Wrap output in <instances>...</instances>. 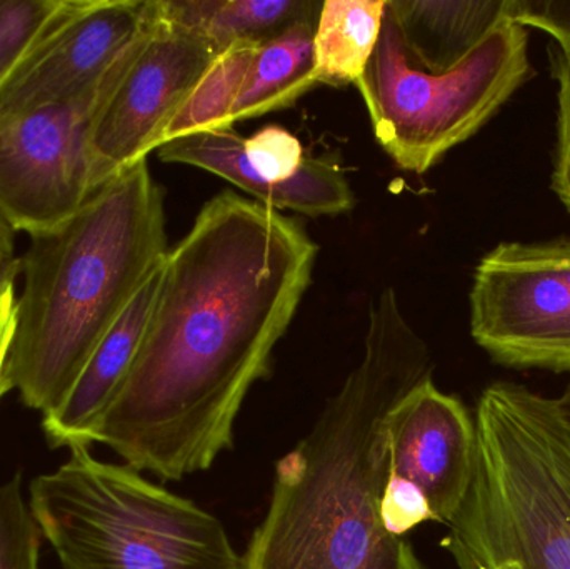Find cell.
Here are the masks:
<instances>
[{"instance_id": "obj_1", "label": "cell", "mask_w": 570, "mask_h": 569, "mask_svg": "<svg viewBox=\"0 0 570 569\" xmlns=\"http://www.w3.org/2000/svg\"><path fill=\"white\" fill-rule=\"evenodd\" d=\"M317 253L281 210L233 190L213 197L167 253L139 353L89 444L167 481L209 470L269 376Z\"/></svg>"}, {"instance_id": "obj_2", "label": "cell", "mask_w": 570, "mask_h": 569, "mask_svg": "<svg viewBox=\"0 0 570 569\" xmlns=\"http://www.w3.org/2000/svg\"><path fill=\"white\" fill-rule=\"evenodd\" d=\"M432 356L389 286L372 301L364 356L311 433L281 458L273 498L240 569H424L405 538L385 531L384 421Z\"/></svg>"}, {"instance_id": "obj_3", "label": "cell", "mask_w": 570, "mask_h": 569, "mask_svg": "<svg viewBox=\"0 0 570 569\" xmlns=\"http://www.w3.org/2000/svg\"><path fill=\"white\" fill-rule=\"evenodd\" d=\"M167 253L164 190L147 160L100 187L59 229L30 237L7 390L30 410H56Z\"/></svg>"}, {"instance_id": "obj_4", "label": "cell", "mask_w": 570, "mask_h": 569, "mask_svg": "<svg viewBox=\"0 0 570 569\" xmlns=\"http://www.w3.org/2000/svg\"><path fill=\"white\" fill-rule=\"evenodd\" d=\"M471 484L442 547L459 569H570V433L554 400L491 384Z\"/></svg>"}, {"instance_id": "obj_5", "label": "cell", "mask_w": 570, "mask_h": 569, "mask_svg": "<svg viewBox=\"0 0 570 569\" xmlns=\"http://www.w3.org/2000/svg\"><path fill=\"white\" fill-rule=\"evenodd\" d=\"M29 507L66 569H240L224 524L87 447L30 483Z\"/></svg>"}, {"instance_id": "obj_6", "label": "cell", "mask_w": 570, "mask_h": 569, "mask_svg": "<svg viewBox=\"0 0 570 569\" xmlns=\"http://www.w3.org/2000/svg\"><path fill=\"white\" fill-rule=\"evenodd\" d=\"M531 73L529 33L508 19L458 69H412L385 6L381 37L355 87L375 140L401 169L425 174L478 134Z\"/></svg>"}, {"instance_id": "obj_7", "label": "cell", "mask_w": 570, "mask_h": 569, "mask_svg": "<svg viewBox=\"0 0 570 569\" xmlns=\"http://www.w3.org/2000/svg\"><path fill=\"white\" fill-rule=\"evenodd\" d=\"M140 37L82 96L0 120V219L13 233H52L92 196L90 124L129 66Z\"/></svg>"}, {"instance_id": "obj_8", "label": "cell", "mask_w": 570, "mask_h": 569, "mask_svg": "<svg viewBox=\"0 0 570 569\" xmlns=\"http://www.w3.org/2000/svg\"><path fill=\"white\" fill-rule=\"evenodd\" d=\"M217 53L206 37L167 20L156 0L129 66L90 124V193L163 146L167 126Z\"/></svg>"}, {"instance_id": "obj_9", "label": "cell", "mask_w": 570, "mask_h": 569, "mask_svg": "<svg viewBox=\"0 0 570 569\" xmlns=\"http://www.w3.org/2000/svg\"><path fill=\"white\" fill-rule=\"evenodd\" d=\"M471 334L502 366L570 373V287L552 243H501L479 261Z\"/></svg>"}, {"instance_id": "obj_10", "label": "cell", "mask_w": 570, "mask_h": 569, "mask_svg": "<svg viewBox=\"0 0 570 569\" xmlns=\"http://www.w3.org/2000/svg\"><path fill=\"white\" fill-rule=\"evenodd\" d=\"M156 0H67L0 87V120L94 89L139 39Z\"/></svg>"}, {"instance_id": "obj_11", "label": "cell", "mask_w": 570, "mask_h": 569, "mask_svg": "<svg viewBox=\"0 0 570 569\" xmlns=\"http://www.w3.org/2000/svg\"><path fill=\"white\" fill-rule=\"evenodd\" d=\"M167 164H186L229 180L274 209L305 216H338L355 197L341 167L305 157L301 140L279 126L244 139L234 127L200 130L157 149Z\"/></svg>"}, {"instance_id": "obj_12", "label": "cell", "mask_w": 570, "mask_h": 569, "mask_svg": "<svg viewBox=\"0 0 570 569\" xmlns=\"http://www.w3.org/2000/svg\"><path fill=\"white\" fill-rule=\"evenodd\" d=\"M389 477L417 487L435 521L449 523L468 494L474 471L475 423L459 398L432 376L415 384L382 421Z\"/></svg>"}, {"instance_id": "obj_13", "label": "cell", "mask_w": 570, "mask_h": 569, "mask_svg": "<svg viewBox=\"0 0 570 569\" xmlns=\"http://www.w3.org/2000/svg\"><path fill=\"white\" fill-rule=\"evenodd\" d=\"M160 277L163 266L102 337L59 406L43 414V433L50 447H89L90 433L119 393L139 353L156 306Z\"/></svg>"}, {"instance_id": "obj_14", "label": "cell", "mask_w": 570, "mask_h": 569, "mask_svg": "<svg viewBox=\"0 0 570 569\" xmlns=\"http://www.w3.org/2000/svg\"><path fill=\"white\" fill-rule=\"evenodd\" d=\"M412 69H458L508 20V0H387Z\"/></svg>"}, {"instance_id": "obj_15", "label": "cell", "mask_w": 570, "mask_h": 569, "mask_svg": "<svg viewBox=\"0 0 570 569\" xmlns=\"http://www.w3.org/2000/svg\"><path fill=\"white\" fill-rule=\"evenodd\" d=\"M317 0H159L170 22L187 27L223 52L236 43H264L291 27L317 20Z\"/></svg>"}, {"instance_id": "obj_16", "label": "cell", "mask_w": 570, "mask_h": 569, "mask_svg": "<svg viewBox=\"0 0 570 569\" xmlns=\"http://www.w3.org/2000/svg\"><path fill=\"white\" fill-rule=\"evenodd\" d=\"M317 20L297 23L257 47L229 126L294 106L317 86L314 33Z\"/></svg>"}, {"instance_id": "obj_17", "label": "cell", "mask_w": 570, "mask_h": 569, "mask_svg": "<svg viewBox=\"0 0 570 569\" xmlns=\"http://www.w3.org/2000/svg\"><path fill=\"white\" fill-rule=\"evenodd\" d=\"M387 0H325L315 23L317 84L342 87L364 76L381 37Z\"/></svg>"}, {"instance_id": "obj_18", "label": "cell", "mask_w": 570, "mask_h": 569, "mask_svg": "<svg viewBox=\"0 0 570 569\" xmlns=\"http://www.w3.org/2000/svg\"><path fill=\"white\" fill-rule=\"evenodd\" d=\"M259 43H236L217 53L186 102L167 126L163 146L200 130L230 127L229 117Z\"/></svg>"}, {"instance_id": "obj_19", "label": "cell", "mask_w": 570, "mask_h": 569, "mask_svg": "<svg viewBox=\"0 0 570 569\" xmlns=\"http://www.w3.org/2000/svg\"><path fill=\"white\" fill-rule=\"evenodd\" d=\"M67 0H0V87L62 13Z\"/></svg>"}, {"instance_id": "obj_20", "label": "cell", "mask_w": 570, "mask_h": 569, "mask_svg": "<svg viewBox=\"0 0 570 569\" xmlns=\"http://www.w3.org/2000/svg\"><path fill=\"white\" fill-rule=\"evenodd\" d=\"M40 538L16 474L0 483V569H40Z\"/></svg>"}, {"instance_id": "obj_21", "label": "cell", "mask_w": 570, "mask_h": 569, "mask_svg": "<svg viewBox=\"0 0 570 569\" xmlns=\"http://www.w3.org/2000/svg\"><path fill=\"white\" fill-rule=\"evenodd\" d=\"M381 520L387 533L405 538L419 524L435 521L425 494L409 481L389 477L381 497Z\"/></svg>"}, {"instance_id": "obj_22", "label": "cell", "mask_w": 570, "mask_h": 569, "mask_svg": "<svg viewBox=\"0 0 570 569\" xmlns=\"http://www.w3.org/2000/svg\"><path fill=\"white\" fill-rule=\"evenodd\" d=\"M554 77L558 80V144L552 189L570 213V49L556 47Z\"/></svg>"}, {"instance_id": "obj_23", "label": "cell", "mask_w": 570, "mask_h": 569, "mask_svg": "<svg viewBox=\"0 0 570 569\" xmlns=\"http://www.w3.org/2000/svg\"><path fill=\"white\" fill-rule=\"evenodd\" d=\"M508 17L525 29L541 30L556 47L570 49V2L564 0H508Z\"/></svg>"}, {"instance_id": "obj_24", "label": "cell", "mask_w": 570, "mask_h": 569, "mask_svg": "<svg viewBox=\"0 0 570 569\" xmlns=\"http://www.w3.org/2000/svg\"><path fill=\"white\" fill-rule=\"evenodd\" d=\"M17 297L16 281H9L0 287V398L9 393L3 383V367L9 356L10 343L16 333Z\"/></svg>"}, {"instance_id": "obj_25", "label": "cell", "mask_w": 570, "mask_h": 569, "mask_svg": "<svg viewBox=\"0 0 570 569\" xmlns=\"http://www.w3.org/2000/svg\"><path fill=\"white\" fill-rule=\"evenodd\" d=\"M13 230L0 219V261L16 259V246H13Z\"/></svg>"}, {"instance_id": "obj_26", "label": "cell", "mask_w": 570, "mask_h": 569, "mask_svg": "<svg viewBox=\"0 0 570 569\" xmlns=\"http://www.w3.org/2000/svg\"><path fill=\"white\" fill-rule=\"evenodd\" d=\"M552 247H554L556 257H558L559 264H561L562 274H564L570 287V239L554 241Z\"/></svg>"}, {"instance_id": "obj_27", "label": "cell", "mask_w": 570, "mask_h": 569, "mask_svg": "<svg viewBox=\"0 0 570 569\" xmlns=\"http://www.w3.org/2000/svg\"><path fill=\"white\" fill-rule=\"evenodd\" d=\"M20 274L19 259L0 261V287L9 281H16Z\"/></svg>"}, {"instance_id": "obj_28", "label": "cell", "mask_w": 570, "mask_h": 569, "mask_svg": "<svg viewBox=\"0 0 570 569\" xmlns=\"http://www.w3.org/2000/svg\"><path fill=\"white\" fill-rule=\"evenodd\" d=\"M554 401L559 414H561L562 421H564L566 428H568L570 433V383L566 387L564 393H562V396Z\"/></svg>"}]
</instances>
